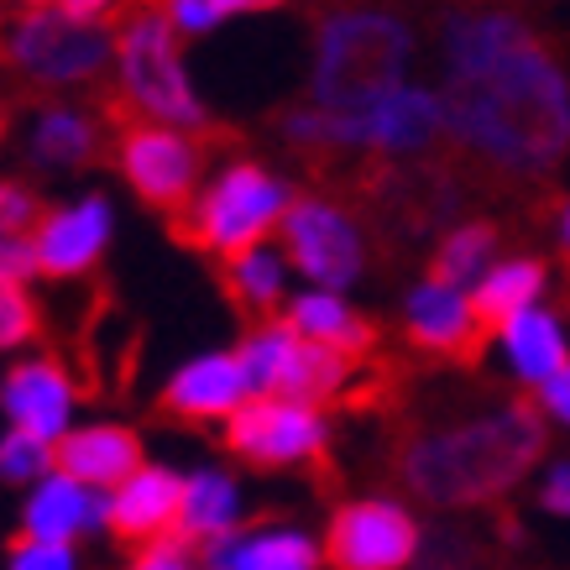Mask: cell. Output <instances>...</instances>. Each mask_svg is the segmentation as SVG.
<instances>
[{
	"instance_id": "1",
	"label": "cell",
	"mask_w": 570,
	"mask_h": 570,
	"mask_svg": "<svg viewBox=\"0 0 570 570\" xmlns=\"http://www.w3.org/2000/svg\"><path fill=\"white\" fill-rule=\"evenodd\" d=\"M445 131L498 174H544L570 147V79L523 17L471 6L440 27Z\"/></svg>"
},
{
	"instance_id": "2",
	"label": "cell",
	"mask_w": 570,
	"mask_h": 570,
	"mask_svg": "<svg viewBox=\"0 0 570 570\" xmlns=\"http://www.w3.org/2000/svg\"><path fill=\"white\" fill-rule=\"evenodd\" d=\"M539 461V419L523 403H498L445 419L403 455V476L424 502L471 508L508 492Z\"/></svg>"
},
{
	"instance_id": "3",
	"label": "cell",
	"mask_w": 570,
	"mask_h": 570,
	"mask_svg": "<svg viewBox=\"0 0 570 570\" xmlns=\"http://www.w3.org/2000/svg\"><path fill=\"white\" fill-rule=\"evenodd\" d=\"M283 131L298 147H341V153H372V157H419L430 153L434 137L445 131V100L440 89L419 85L414 73L397 85L377 89L372 100L346 105V110H325V105H304L294 110Z\"/></svg>"
},
{
	"instance_id": "4",
	"label": "cell",
	"mask_w": 570,
	"mask_h": 570,
	"mask_svg": "<svg viewBox=\"0 0 570 570\" xmlns=\"http://www.w3.org/2000/svg\"><path fill=\"white\" fill-rule=\"evenodd\" d=\"M414 73V32L382 6H346L314 37L309 105L346 110Z\"/></svg>"
},
{
	"instance_id": "5",
	"label": "cell",
	"mask_w": 570,
	"mask_h": 570,
	"mask_svg": "<svg viewBox=\"0 0 570 570\" xmlns=\"http://www.w3.org/2000/svg\"><path fill=\"white\" fill-rule=\"evenodd\" d=\"M178 27L168 17L141 11L121 27L116 37V73H121L126 100L137 105L147 121H168V126H205V105L194 95V79L184 69V52H178Z\"/></svg>"
},
{
	"instance_id": "6",
	"label": "cell",
	"mask_w": 570,
	"mask_h": 570,
	"mask_svg": "<svg viewBox=\"0 0 570 570\" xmlns=\"http://www.w3.org/2000/svg\"><path fill=\"white\" fill-rule=\"evenodd\" d=\"M0 42H6L11 69L27 73L42 89L89 85L110 63V52H116V42H110V32L100 21L73 17L58 0L52 6H21V17L6 27Z\"/></svg>"
},
{
	"instance_id": "7",
	"label": "cell",
	"mask_w": 570,
	"mask_h": 570,
	"mask_svg": "<svg viewBox=\"0 0 570 570\" xmlns=\"http://www.w3.org/2000/svg\"><path fill=\"white\" fill-rule=\"evenodd\" d=\"M294 205V189L288 178H277L273 168L262 163H230L215 174V184H205V194L194 199L189 209V236L209 252H246V246L267 242L283 215Z\"/></svg>"
},
{
	"instance_id": "8",
	"label": "cell",
	"mask_w": 570,
	"mask_h": 570,
	"mask_svg": "<svg viewBox=\"0 0 570 570\" xmlns=\"http://www.w3.org/2000/svg\"><path fill=\"white\" fill-rule=\"evenodd\" d=\"M246 377H252V393H283V397H309V403H325L346 387L351 356L346 351L325 346L294 325H267L257 330L242 346Z\"/></svg>"
},
{
	"instance_id": "9",
	"label": "cell",
	"mask_w": 570,
	"mask_h": 570,
	"mask_svg": "<svg viewBox=\"0 0 570 570\" xmlns=\"http://www.w3.org/2000/svg\"><path fill=\"white\" fill-rule=\"evenodd\" d=\"M277 230H283V252L294 262V273H304L320 288H341L346 294L351 283L362 277L366 267L362 225L335 199H298V205H288Z\"/></svg>"
},
{
	"instance_id": "10",
	"label": "cell",
	"mask_w": 570,
	"mask_h": 570,
	"mask_svg": "<svg viewBox=\"0 0 570 570\" xmlns=\"http://www.w3.org/2000/svg\"><path fill=\"white\" fill-rule=\"evenodd\" d=\"M225 424H230L236 455H246L252 466H304L330 440L320 403L283 393H252Z\"/></svg>"
},
{
	"instance_id": "11",
	"label": "cell",
	"mask_w": 570,
	"mask_h": 570,
	"mask_svg": "<svg viewBox=\"0 0 570 570\" xmlns=\"http://www.w3.org/2000/svg\"><path fill=\"white\" fill-rule=\"evenodd\" d=\"M121 174L147 205H184L199 184V147L189 141V126H131L121 137Z\"/></svg>"
},
{
	"instance_id": "12",
	"label": "cell",
	"mask_w": 570,
	"mask_h": 570,
	"mask_svg": "<svg viewBox=\"0 0 570 570\" xmlns=\"http://www.w3.org/2000/svg\"><path fill=\"white\" fill-rule=\"evenodd\" d=\"M419 550L414 519L387 498H362L341 508V519L330 529V554L346 570H397L409 566Z\"/></svg>"
},
{
	"instance_id": "13",
	"label": "cell",
	"mask_w": 570,
	"mask_h": 570,
	"mask_svg": "<svg viewBox=\"0 0 570 570\" xmlns=\"http://www.w3.org/2000/svg\"><path fill=\"white\" fill-rule=\"evenodd\" d=\"M73 409H79V387L48 356H27V362H17L0 377V414H6V424H17V430L37 434L48 445H58L73 430Z\"/></svg>"
},
{
	"instance_id": "14",
	"label": "cell",
	"mask_w": 570,
	"mask_h": 570,
	"mask_svg": "<svg viewBox=\"0 0 570 570\" xmlns=\"http://www.w3.org/2000/svg\"><path fill=\"white\" fill-rule=\"evenodd\" d=\"M110 230H116V209H110V199H100V194H85V199H69V205L48 209V215H37V225H32L37 267L48 277L89 273V267L105 257Z\"/></svg>"
},
{
	"instance_id": "15",
	"label": "cell",
	"mask_w": 570,
	"mask_h": 570,
	"mask_svg": "<svg viewBox=\"0 0 570 570\" xmlns=\"http://www.w3.org/2000/svg\"><path fill=\"white\" fill-rule=\"evenodd\" d=\"M110 523V492L89 487L85 476L52 466L27 487V508H21V534H42V539H79L100 534Z\"/></svg>"
},
{
	"instance_id": "16",
	"label": "cell",
	"mask_w": 570,
	"mask_h": 570,
	"mask_svg": "<svg viewBox=\"0 0 570 570\" xmlns=\"http://www.w3.org/2000/svg\"><path fill=\"white\" fill-rule=\"evenodd\" d=\"M246 397H252V377H246L242 351H209V356H194L189 366H178L163 403L178 419H230Z\"/></svg>"
},
{
	"instance_id": "17",
	"label": "cell",
	"mask_w": 570,
	"mask_h": 570,
	"mask_svg": "<svg viewBox=\"0 0 570 570\" xmlns=\"http://www.w3.org/2000/svg\"><path fill=\"white\" fill-rule=\"evenodd\" d=\"M570 362L566 330L544 304H529V309L498 320V366L523 387H539L550 382L560 366Z\"/></svg>"
},
{
	"instance_id": "18",
	"label": "cell",
	"mask_w": 570,
	"mask_h": 570,
	"mask_svg": "<svg viewBox=\"0 0 570 570\" xmlns=\"http://www.w3.org/2000/svg\"><path fill=\"white\" fill-rule=\"evenodd\" d=\"M178 508H184V476L168 466H137L126 482L110 487V529L131 544L178 529Z\"/></svg>"
},
{
	"instance_id": "19",
	"label": "cell",
	"mask_w": 570,
	"mask_h": 570,
	"mask_svg": "<svg viewBox=\"0 0 570 570\" xmlns=\"http://www.w3.org/2000/svg\"><path fill=\"white\" fill-rule=\"evenodd\" d=\"M476 325H482V314H476V298H471L466 283H450V277L434 273L430 283H419L409 294V335L424 351L455 356V351L471 346Z\"/></svg>"
},
{
	"instance_id": "20",
	"label": "cell",
	"mask_w": 570,
	"mask_h": 570,
	"mask_svg": "<svg viewBox=\"0 0 570 570\" xmlns=\"http://www.w3.org/2000/svg\"><path fill=\"white\" fill-rule=\"evenodd\" d=\"M58 466L85 476L89 487H110L126 482L131 471L141 466L137 434L121 430V424H73L63 440H58Z\"/></svg>"
},
{
	"instance_id": "21",
	"label": "cell",
	"mask_w": 570,
	"mask_h": 570,
	"mask_svg": "<svg viewBox=\"0 0 570 570\" xmlns=\"http://www.w3.org/2000/svg\"><path fill=\"white\" fill-rule=\"evenodd\" d=\"M209 566L220 570H309L320 566V544L298 529H257V534H225L209 550Z\"/></svg>"
},
{
	"instance_id": "22",
	"label": "cell",
	"mask_w": 570,
	"mask_h": 570,
	"mask_svg": "<svg viewBox=\"0 0 570 570\" xmlns=\"http://www.w3.org/2000/svg\"><path fill=\"white\" fill-rule=\"evenodd\" d=\"M100 147V131L89 121L85 110H73V105H48V110H37L32 131H27V153H32L37 168H52V174H69L79 163H89Z\"/></svg>"
},
{
	"instance_id": "23",
	"label": "cell",
	"mask_w": 570,
	"mask_h": 570,
	"mask_svg": "<svg viewBox=\"0 0 570 570\" xmlns=\"http://www.w3.org/2000/svg\"><path fill=\"white\" fill-rule=\"evenodd\" d=\"M236 523H242V487L230 482L225 471L205 466L184 476V508H178V529L189 539H225L236 534Z\"/></svg>"
},
{
	"instance_id": "24",
	"label": "cell",
	"mask_w": 570,
	"mask_h": 570,
	"mask_svg": "<svg viewBox=\"0 0 570 570\" xmlns=\"http://www.w3.org/2000/svg\"><path fill=\"white\" fill-rule=\"evenodd\" d=\"M288 325L314 335V341H325V346H335V351H346V356L372 346V330L356 320V309L341 298V288H320V283H309L304 294L288 298Z\"/></svg>"
},
{
	"instance_id": "25",
	"label": "cell",
	"mask_w": 570,
	"mask_h": 570,
	"mask_svg": "<svg viewBox=\"0 0 570 570\" xmlns=\"http://www.w3.org/2000/svg\"><path fill=\"white\" fill-rule=\"evenodd\" d=\"M544 294V267L529 257H508V262H492L476 283H471V298H476V314H482V325H498L508 314L529 309L539 304Z\"/></svg>"
},
{
	"instance_id": "26",
	"label": "cell",
	"mask_w": 570,
	"mask_h": 570,
	"mask_svg": "<svg viewBox=\"0 0 570 570\" xmlns=\"http://www.w3.org/2000/svg\"><path fill=\"white\" fill-rule=\"evenodd\" d=\"M230 294L252 304V309H273L277 298L288 294V273H294V262L288 252H277V246L257 242L246 246V252H230Z\"/></svg>"
},
{
	"instance_id": "27",
	"label": "cell",
	"mask_w": 570,
	"mask_h": 570,
	"mask_svg": "<svg viewBox=\"0 0 570 570\" xmlns=\"http://www.w3.org/2000/svg\"><path fill=\"white\" fill-rule=\"evenodd\" d=\"M492 252H498V230H492V225H482V220L455 225L445 242H440V277L471 288V283L492 267Z\"/></svg>"
},
{
	"instance_id": "28",
	"label": "cell",
	"mask_w": 570,
	"mask_h": 570,
	"mask_svg": "<svg viewBox=\"0 0 570 570\" xmlns=\"http://www.w3.org/2000/svg\"><path fill=\"white\" fill-rule=\"evenodd\" d=\"M52 466H58V445L17 430V424H6V434H0V482L32 487L37 476L52 471Z\"/></svg>"
},
{
	"instance_id": "29",
	"label": "cell",
	"mask_w": 570,
	"mask_h": 570,
	"mask_svg": "<svg viewBox=\"0 0 570 570\" xmlns=\"http://www.w3.org/2000/svg\"><path fill=\"white\" fill-rule=\"evenodd\" d=\"M273 0H168V21H174L184 37L215 32L225 17H246V11H262Z\"/></svg>"
},
{
	"instance_id": "30",
	"label": "cell",
	"mask_w": 570,
	"mask_h": 570,
	"mask_svg": "<svg viewBox=\"0 0 570 570\" xmlns=\"http://www.w3.org/2000/svg\"><path fill=\"white\" fill-rule=\"evenodd\" d=\"M37 335V309L27 298V283H0V356L21 351Z\"/></svg>"
},
{
	"instance_id": "31",
	"label": "cell",
	"mask_w": 570,
	"mask_h": 570,
	"mask_svg": "<svg viewBox=\"0 0 570 570\" xmlns=\"http://www.w3.org/2000/svg\"><path fill=\"white\" fill-rule=\"evenodd\" d=\"M11 570H73L79 566V544L69 539H42V534H21L6 554Z\"/></svg>"
},
{
	"instance_id": "32",
	"label": "cell",
	"mask_w": 570,
	"mask_h": 570,
	"mask_svg": "<svg viewBox=\"0 0 570 570\" xmlns=\"http://www.w3.org/2000/svg\"><path fill=\"white\" fill-rule=\"evenodd\" d=\"M137 566L141 570H184L189 566V534H184V529H163V534L141 539Z\"/></svg>"
},
{
	"instance_id": "33",
	"label": "cell",
	"mask_w": 570,
	"mask_h": 570,
	"mask_svg": "<svg viewBox=\"0 0 570 570\" xmlns=\"http://www.w3.org/2000/svg\"><path fill=\"white\" fill-rule=\"evenodd\" d=\"M32 273H42L32 230H0V283H27Z\"/></svg>"
},
{
	"instance_id": "34",
	"label": "cell",
	"mask_w": 570,
	"mask_h": 570,
	"mask_svg": "<svg viewBox=\"0 0 570 570\" xmlns=\"http://www.w3.org/2000/svg\"><path fill=\"white\" fill-rule=\"evenodd\" d=\"M37 225V199L32 189H21L11 178H0V230H32Z\"/></svg>"
},
{
	"instance_id": "35",
	"label": "cell",
	"mask_w": 570,
	"mask_h": 570,
	"mask_svg": "<svg viewBox=\"0 0 570 570\" xmlns=\"http://www.w3.org/2000/svg\"><path fill=\"white\" fill-rule=\"evenodd\" d=\"M539 409H544L560 430H570V362L560 366L550 382H539Z\"/></svg>"
},
{
	"instance_id": "36",
	"label": "cell",
	"mask_w": 570,
	"mask_h": 570,
	"mask_svg": "<svg viewBox=\"0 0 570 570\" xmlns=\"http://www.w3.org/2000/svg\"><path fill=\"white\" fill-rule=\"evenodd\" d=\"M539 502L550 508L554 519H570V461L566 466H554L544 482H539Z\"/></svg>"
},
{
	"instance_id": "37",
	"label": "cell",
	"mask_w": 570,
	"mask_h": 570,
	"mask_svg": "<svg viewBox=\"0 0 570 570\" xmlns=\"http://www.w3.org/2000/svg\"><path fill=\"white\" fill-rule=\"evenodd\" d=\"M58 6H63V11H73V17H89V21H100L105 11L116 6V0H58Z\"/></svg>"
},
{
	"instance_id": "38",
	"label": "cell",
	"mask_w": 570,
	"mask_h": 570,
	"mask_svg": "<svg viewBox=\"0 0 570 570\" xmlns=\"http://www.w3.org/2000/svg\"><path fill=\"white\" fill-rule=\"evenodd\" d=\"M560 242H566V252H570V205L560 209Z\"/></svg>"
},
{
	"instance_id": "39",
	"label": "cell",
	"mask_w": 570,
	"mask_h": 570,
	"mask_svg": "<svg viewBox=\"0 0 570 570\" xmlns=\"http://www.w3.org/2000/svg\"><path fill=\"white\" fill-rule=\"evenodd\" d=\"M17 6H52V0H17Z\"/></svg>"
}]
</instances>
